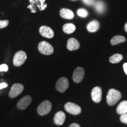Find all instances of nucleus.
<instances>
[{
    "mask_svg": "<svg viewBox=\"0 0 127 127\" xmlns=\"http://www.w3.org/2000/svg\"><path fill=\"white\" fill-rule=\"evenodd\" d=\"M121 93L115 89L112 88L108 91L107 95V104L110 106L115 105L121 98Z\"/></svg>",
    "mask_w": 127,
    "mask_h": 127,
    "instance_id": "obj_1",
    "label": "nucleus"
},
{
    "mask_svg": "<svg viewBox=\"0 0 127 127\" xmlns=\"http://www.w3.org/2000/svg\"><path fill=\"white\" fill-rule=\"evenodd\" d=\"M30 5L28 6V8L31 9L32 13H35L38 9L39 11H43L47 7L45 0H29Z\"/></svg>",
    "mask_w": 127,
    "mask_h": 127,
    "instance_id": "obj_2",
    "label": "nucleus"
},
{
    "mask_svg": "<svg viewBox=\"0 0 127 127\" xmlns=\"http://www.w3.org/2000/svg\"><path fill=\"white\" fill-rule=\"evenodd\" d=\"M52 104L50 101L45 100L41 102L37 108V112L39 115L44 116L47 115L51 111Z\"/></svg>",
    "mask_w": 127,
    "mask_h": 127,
    "instance_id": "obj_3",
    "label": "nucleus"
},
{
    "mask_svg": "<svg viewBox=\"0 0 127 127\" xmlns=\"http://www.w3.org/2000/svg\"><path fill=\"white\" fill-rule=\"evenodd\" d=\"M38 50L42 54L50 55L53 54L54 48L47 41H41L38 44Z\"/></svg>",
    "mask_w": 127,
    "mask_h": 127,
    "instance_id": "obj_4",
    "label": "nucleus"
},
{
    "mask_svg": "<svg viewBox=\"0 0 127 127\" xmlns=\"http://www.w3.org/2000/svg\"><path fill=\"white\" fill-rule=\"evenodd\" d=\"M27 54L23 51H20L16 52L13 58V64L15 66H20L26 61Z\"/></svg>",
    "mask_w": 127,
    "mask_h": 127,
    "instance_id": "obj_5",
    "label": "nucleus"
},
{
    "mask_svg": "<svg viewBox=\"0 0 127 127\" xmlns=\"http://www.w3.org/2000/svg\"><path fill=\"white\" fill-rule=\"evenodd\" d=\"M64 108L66 112L72 115H77L81 112V108L77 104L72 102H67L65 104Z\"/></svg>",
    "mask_w": 127,
    "mask_h": 127,
    "instance_id": "obj_6",
    "label": "nucleus"
},
{
    "mask_svg": "<svg viewBox=\"0 0 127 127\" xmlns=\"http://www.w3.org/2000/svg\"><path fill=\"white\" fill-rule=\"evenodd\" d=\"M24 90V87L23 84L19 83L14 84L8 94L9 97L10 98H15L23 93Z\"/></svg>",
    "mask_w": 127,
    "mask_h": 127,
    "instance_id": "obj_7",
    "label": "nucleus"
},
{
    "mask_svg": "<svg viewBox=\"0 0 127 127\" xmlns=\"http://www.w3.org/2000/svg\"><path fill=\"white\" fill-rule=\"evenodd\" d=\"M69 87V81L66 78L62 77L57 81L55 88L60 93H64L67 90Z\"/></svg>",
    "mask_w": 127,
    "mask_h": 127,
    "instance_id": "obj_8",
    "label": "nucleus"
},
{
    "mask_svg": "<svg viewBox=\"0 0 127 127\" xmlns=\"http://www.w3.org/2000/svg\"><path fill=\"white\" fill-rule=\"evenodd\" d=\"M85 75V71L82 67H78L74 70L72 75V79L75 83H80L83 80Z\"/></svg>",
    "mask_w": 127,
    "mask_h": 127,
    "instance_id": "obj_9",
    "label": "nucleus"
},
{
    "mask_svg": "<svg viewBox=\"0 0 127 127\" xmlns=\"http://www.w3.org/2000/svg\"><path fill=\"white\" fill-rule=\"evenodd\" d=\"M32 99L31 96L26 95V96H24L23 98H21L18 101L17 104V107L19 109H21V110L25 109L31 104V103L32 102Z\"/></svg>",
    "mask_w": 127,
    "mask_h": 127,
    "instance_id": "obj_10",
    "label": "nucleus"
},
{
    "mask_svg": "<svg viewBox=\"0 0 127 127\" xmlns=\"http://www.w3.org/2000/svg\"><path fill=\"white\" fill-rule=\"evenodd\" d=\"M102 89L99 87H95L92 90V99L95 103H99L102 99Z\"/></svg>",
    "mask_w": 127,
    "mask_h": 127,
    "instance_id": "obj_11",
    "label": "nucleus"
},
{
    "mask_svg": "<svg viewBox=\"0 0 127 127\" xmlns=\"http://www.w3.org/2000/svg\"><path fill=\"white\" fill-rule=\"evenodd\" d=\"M39 33L44 37L52 38L54 36V32L51 28L47 26H42L39 28Z\"/></svg>",
    "mask_w": 127,
    "mask_h": 127,
    "instance_id": "obj_12",
    "label": "nucleus"
},
{
    "mask_svg": "<svg viewBox=\"0 0 127 127\" xmlns=\"http://www.w3.org/2000/svg\"><path fill=\"white\" fill-rule=\"evenodd\" d=\"M66 119L65 114L63 111H58L57 112L54 118V123L57 125H62L64 123Z\"/></svg>",
    "mask_w": 127,
    "mask_h": 127,
    "instance_id": "obj_13",
    "label": "nucleus"
},
{
    "mask_svg": "<svg viewBox=\"0 0 127 127\" xmlns=\"http://www.w3.org/2000/svg\"><path fill=\"white\" fill-rule=\"evenodd\" d=\"M67 49L69 51H75L78 50L80 47V44L77 39L74 38H71L68 40Z\"/></svg>",
    "mask_w": 127,
    "mask_h": 127,
    "instance_id": "obj_14",
    "label": "nucleus"
},
{
    "mask_svg": "<svg viewBox=\"0 0 127 127\" xmlns=\"http://www.w3.org/2000/svg\"><path fill=\"white\" fill-rule=\"evenodd\" d=\"M60 14L62 18L66 20H72L74 17V12L67 8H62L60 10Z\"/></svg>",
    "mask_w": 127,
    "mask_h": 127,
    "instance_id": "obj_15",
    "label": "nucleus"
},
{
    "mask_svg": "<svg viewBox=\"0 0 127 127\" xmlns=\"http://www.w3.org/2000/svg\"><path fill=\"white\" fill-rule=\"evenodd\" d=\"M87 28L88 31L90 32H95L97 31L99 28V22L96 20H94L87 25Z\"/></svg>",
    "mask_w": 127,
    "mask_h": 127,
    "instance_id": "obj_16",
    "label": "nucleus"
},
{
    "mask_svg": "<svg viewBox=\"0 0 127 127\" xmlns=\"http://www.w3.org/2000/svg\"><path fill=\"white\" fill-rule=\"evenodd\" d=\"M117 112L120 115L127 113V101H122L117 108Z\"/></svg>",
    "mask_w": 127,
    "mask_h": 127,
    "instance_id": "obj_17",
    "label": "nucleus"
},
{
    "mask_svg": "<svg viewBox=\"0 0 127 127\" xmlns=\"http://www.w3.org/2000/svg\"><path fill=\"white\" fill-rule=\"evenodd\" d=\"M63 29L65 33H66L67 34H72V33H73L75 31L76 27L75 25H74L73 24L68 23L64 25Z\"/></svg>",
    "mask_w": 127,
    "mask_h": 127,
    "instance_id": "obj_18",
    "label": "nucleus"
},
{
    "mask_svg": "<svg viewBox=\"0 0 127 127\" xmlns=\"http://www.w3.org/2000/svg\"><path fill=\"white\" fill-rule=\"evenodd\" d=\"M126 41V39L124 36L121 35H117L114 36L111 40V44L112 45H115L117 44L123 43Z\"/></svg>",
    "mask_w": 127,
    "mask_h": 127,
    "instance_id": "obj_19",
    "label": "nucleus"
},
{
    "mask_svg": "<svg viewBox=\"0 0 127 127\" xmlns=\"http://www.w3.org/2000/svg\"><path fill=\"white\" fill-rule=\"evenodd\" d=\"M95 9L98 13L102 14L105 9L104 3L101 1H98L95 3Z\"/></svg>",
    "mask_w": 127,
    "mask_h": 127,
    "instance_id": "obj_20",
    "label": "nucleus"
},
{
    "mask_svg": "<svg viewBox=\"0 0 127 127\" xmlns=\"http://www.w3.org/2000/svg\"><path fill=\"white\" fill-rule=\"evenodd\" d=\"M123 59V56L120 54H115L113 55H112L109 58V62L112 64H117L120 63L122 60Z\"/></svg>",
    "mask_w": 127,
    "mask_h": 127,
    "instance_id": "obj_21",
    "label": "nucleus"
},
{
    "mask_svg": "<svg viewBox=\"0 0 127 127\" xmlns=\"http://www.w3.org/2000/svg\"><path fill=\"white\" fill-rule=\"evenodd\" d=\"M77 14L79 17H82V18H85L88 15V12L86 9L84 8H80L77 11Z\"/></svg>",
    "mask_w": 127,
    "mask_h": 127,
    "instance_id": "obj_22",
    "label": "nucleus"
},
{
    "mask_svg": "<svg viewBox=\"0 0 127 127\" xmlns=\"http://www.w3.org/2000/svg\"><path fill=\"white\" fill-rule=\"evenodd\" d=\"M8 24H9L8 20H3V21L0 20V29L7 27Z\"/></svg>",
    "mask_w": 127,
    "mask_h": 127,
    "instance_id": "obj_23",
    "label": "nucleus"
},
{
    "mask_svg": "<svg viewBox=\"0 0 127 127\" xmlns=\"http://www.w3.org/2000/svg\"><path fill=\"white\" fill-rule=\"evenodd\" d=\"M120 121L121 123L127 124V113L121 115Z\"/></svg>",
    "mask_w": 127,
    "mask_h": 127,
    "instance_id": "obj_24",
    "label": "nucleus"
},
{
    "mask_svg": "<svg viewBox=\"0 0 127 127\" xmlns=\"http://www.w3.org/2000/svg\"><path fill=\"white\" fill-rule=\"evenodd\" d=\"M8 70V66L7 64H1L0 65V71L2 72V71H4V72H7V71Z\"/></svg>",
    "mask_w": 127,
    "mask_h": 127,
    "instance_id": "obj_25",
    "label": "nucleus"
},
{
    "mask_svg": "<svg viewBox=\"0 0 127 127\" xmlns=\"http://www.w3.org/2000/svg\"><path fill=\"white\" fill-rule=\"evenodd\" d=\"M82 1L87 5H93L95 4L94 0H82Z\"/></svg>",
    "mask_w": 127,
    "mask_h": 127,
    "instance_id": "obj_26",
    "label": "nucleus"
},
{
    "mask_svg": "<svg viewBox=\"0 0 127 127\" xmlns=\"http://www.w3.org/2000/svg\"><path fill=\"white\" fill-rule=\"evenodd\" d=\"M8 87V84L5 82H2V83H0V90H2L3 88H7Z\"/></svg>",
    "mask_w": 127,
    "mask_h": 127,
    "instance_id": "obj_27",
    "label": "nucleus"
},
{
    "mask_svg": "<svg viewBox=\"0 0 127 127\" xmlns=\"http://www.w3.org/2000/svg\"><path fill=\"white\" fill-rule=\"evenodd\" d=\"M123 68H124V71L125 74L127 75V63L124 64Z\"/></svg>",
    "mask_w": 127,
    "mask_h": 127,
    "instance_id": "obj_28",
    "label": "nucleus"
},
{
    "mask_svg": "<svg viewBox=\"0 0 127 127\" xmlns=\"http://www.w3.org/2000/svg\"><path fill=\"white\" fill-rule=\"evenodd\" d=\"M68 127H81L80 125L78 124L77 123H73L72 124H71Z\"/></svg>",
    "mask_w": 127,
    "mask_h": 127,
    "instance_id": "obj_29",
    "label": "nucleus"
},
{
    "mask_svg": "<svg viewBox=\"0 0 127 127\" xmlns=\"http://www.w3.org/2000/svg\"><path fill=\"white\" fill-rule=\"evenodd\" d=\"M125 32H127V23H126V24L125 25Z\"/></svg>",
    "mask_w": 127,
    "mask_h": 127,
    "instance_id": "obj_30",
    "label": "nucleus"
},
{
    "mask_svg": "<svg viewBox=\"0 0 127 127\" xmlns=\"http://www.w3.org/2000/svg\"><path fill=\"white\" fill-rule=\"evenodd\" d=\"M73 1H75V0H73Z\"/></svg>",
    "mask_w": 127,
    "mask_h": 127,
    "instance_id": "obj_31",
    "label": "nucleus"
}]
</instances>
